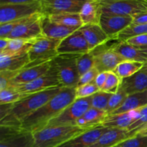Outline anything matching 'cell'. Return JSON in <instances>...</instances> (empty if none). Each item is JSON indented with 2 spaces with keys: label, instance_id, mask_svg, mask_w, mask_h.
Here are the masks:
<instances>
[{
  "label": "cell",
  "instance_id": "cell-36",
  "mask_svg": "<svg viewBox=\"0 0 147 147\" xmlns=\"http://www.w3.org/2000/svg\"><path fill=\"white\" fill-rule=\"evenodd\" d=\"M100 90L99 88L96 85L95 82L77 86L76 88V98H84L90 97L93 94Z\"/></svg>",
  "mask_w": 147,
  "mask_h": 147
},
{
  "label": "cell",
  "instance_id": "cell-10",
  "mask_svg": "<svg viewBox=\"0 0 147 147\" xmlns=\"http://www.w3.org/2000/svg\"><path fill=\"white\" fill-rule=\"evenodd\" d=\"M0 143L10 147H33L34 135L21 126H1Z\"/></svg>",
  "mask_w": 147,
  "mask_h": 147
},
{
  "label": "cell",
  "instance_id": "cell-31",
  "mask_svg": "<svg viewBox=\"0 0 147 147\" xmlns=\"http://www.w3.org/2000/svg\"><path fill=\"white\" fill-rule=\"evenodd\" d=\"M147 34V24H131L124 30L116 36L118 42H124L135 36Z\"/></svg>",
  "mask_w": 147,
  "mask_h": 147
},
{
  "label": "cell",
  "instance_id": "cell-45",
  "mask_svg": "<svg viewBox=\"0 0 147 147\" xmlns=\"http://www.w3.org/2000/svg\"><path fill=\"white\" fill-rule=\"evenodd\" d=\"M134 17V24H147V11L135 15Z\"/></svg>",
  "mask_w": 147,
  "mask_h": 147
},
{
  "label": "cell",
  "instance_id": "cell-9",
  "mask_svg": "<svg viewBox=\"0 0 147 147\" xmlns=\"http://www.w3.org/2000/svg\"><path fill=\"white\" fill-rule=\"evenodd\" d=\"M109 42L90 51L95 56L94 67L99 73L113 71L119 63L126 60L112 50V47L116 42L108 45Z\"/></svg>",
  "mask_w": 147,
  "mask_h": 147
},
{
  "label": "cell",
  "instance_id": "cell-46",
  "mask_svg": "<svg viewBox=\"0 0 147 147\" xmlns=\"http://www.w3.org/2000/svg\"><path fill=\"white\" fill-rule=\"evenodd\" d=\"M130 132V131H129ZM131 136H147V124L142 126L139 129H136V131L130 132Z\"/></svg>",
  "mask_w": 147,
  "mask_h": 147
},
{
  "label": "cell",
  "instance_id": "cell-50",
  "mask_svg": "<svg viewBox=\"0 0 147 147\" xmlns=\"http://www.w3.org/2000/svg\"><path fill=\"white\" fill-rule=\"evenodd\" d=\"M145 66H146V69H147V63H146V64H145Z\"/></svg>",
  "mask_w": 147,
  "mask_h": 147
},
{
  "label": "cell",
  "instance_id": "cell-44",
  "mask_svg": "<svg viewBox=\"0 0 147 147\" xmlns=\"http://www.w3.org/2000/svg\"><path fill=\"white\" fill-rule=\"evenodd\" d=\"M44 0H0V5L1 4H26L35 1H42Z\"/></svg>",
  "mask_w": 147,
  "mask_h": 147
},
{
  "label": "cell",
  "instance_id": "cell-17",
  "mask_svg": "<svg viewBox=\"0 0 147 147\" xmlns=\"http://www.w3.org/2000/svg\"><path fill=\"white\" fill-rule=\"evenodd\" d=\"M109 128L100 126L88 129L57 147H90L94 144Z\"/></svg>",
  "mask_w": 147,
  "mask_h": 147
},
{
  "label": "cell",
  "instance_id": "cell-21",
  "mask_svg": "<svg viewBox=\"0 0 147 147\" xmlns=\"http://www.w3.org/2000/svg\"><path fill=\"white\" fill-rule=\"evenodd\" d=\"M138 115H139L138 110L119 113V114L109 115L100 125L109 129H120L128 130L131 125L136 121Z\"/></svg>",
  "mask_w": 147,
  "mask_h": 147
},
{
  "label": "cell",
  "instance_id": "cell-1",
  "mask_svg": "<svg viewBox=\"0 0 147 147\" xmlns=\"http://www.w3.org/2000/svg\"><path fill=\"white\" fill-rule=\"evenodd\" d=\"M76 99V88L63 87L51 100L24 118L21 127L33 134L45 129L50 121L59 116Z\"/></svg>",
  "mask_w": 147,
  "mask_h": 147
},
{
  "label": "cell",
  "instance_id": "cell-4",
  "mask_svg": "<svg viewBox=\"0 0 147 147\" xmlns=\"http://www.w3.org/2000/svg\"><path fill=\"white\" fill-rule=\"evenodd\" d=\"M76 55H58L52 60L57 70L60 84L65 88H76L80 79Z\"/></svg>",
  "mask_w": 147,
  "mask_h": 147
},
{
  "label": "cell",
  "instance_id": "cell-37",
  "mask_svg": "<svg viewBox=\"0 0 147 147\" xmlns=\"http://www.w3.org/2000/svg\"><path fill=\"white\" fill-rule=\"evenodd\" d=\"M121 79L113 71L108 72L107 79L100 90L110 93H115L120 87Z\"/></svg>",
  "mask_w": 147,
  "mask_h": 147
},
{
  "label": "cell",
  "instance_id": "cell-5",
  "mask_svg": "<svg viewBox=\"0 0 147 147\" xmlns=\"http://www.w3.org/2000/svg\"><path fill=\"white\" fill-rule=\"evenodd\" d=\"M102 13L122 16L135 15L147 11V0H95Z\"/></svg>",
  "mask_w": 147,
  "mask_h": 147
},
{
  "label": "cell",
  "instance_id": "cell-32",
  "mask_svg": "<svg viewBox=\"0 0 147 147\" xmlns=\"http://www.w3.org/2000/svg\"><path fill=\"white\" fill-rule=\"evenodd\" d=\"M30 94L21 93L13 87L0 90V104H11L17 103Z\"/></svg>",
  "mask_w": 147,
  "mask_h": 147
},
{
  "label": "cell",
  "instance_id": "cell-41",
  "mask_svg": "<svg viewBox=\"0 0 147 147\" xmlns=\"http://www.w3.org/2000/svg\"><path fill=\"white\" fill-rule=\"evenodd\" d=\"M125 42L141 50H145L147 49V34L135 36Z\"/></svg>",
  "mask_w": 147,
  "mask_h": 147
},
{
  "label": "cell",
  "instance_id": "cell-12",
  "mask_svg": "<svg viewBox=\"0 0 147 147\" xmlns=\"http://www.w3.org/2000/svg\"><path fill=\"white\" fill-rule=\"evenodd\" d=\"M88 0H44L42 13L45 16L64 13H79Z\"/></svg>",
  "mask_w": 147,
  "mask_h": 147
},
{
  "label": "cell",
  "instance_id": "cell-27",
  "mask_svg": "<svg viewBox=\"0 0 147 147\" xmlns=\"http://www.w3.org/2000/svg\"><path fill=\"white\" fill-rule=\"evenodd\" d=\"M102 11L98 3L95 0H88L80 9L79 14L84 24H99Z\"/></svg>",
  "mask_w": 147,
  "mask_h": 147
},
{
  "label": "cell",
  "instance_id": "cell-38",
  "mask_svg": "<svg viewBox=\"0 0 147 147\" xmlns=\"http://www.w3.org/2000/svg\"><path fill=\"white\" fill-rule=\"evenodd\" d=\"M20 70H16V71L4 70V71H0V90H4V89L9 87L11 82L18 75Z\"/></svg>",
  "mask_w": 147,
  "mask_h": 147
},
{
  "label": "cell",
  "instance_id": "cell-13",
  "mask_svg": "<svg viewBox=\"0 0 147 147\" xmlns=\"http://www.w3.org/2000/svg\"><path fill=\"white\" fill-rule=\"evenodd\" d=\"M134 17L117 14L102 13L99 25L111 39H114L117 34L133 23Z\"/></svg>",
  "mask_w": 147,
  "mask_h": 147
},
{
  "label": "cell",
  "instance_id": "cell-24",
  "mask_svg": "<svg viewBox=\"0 0 147 147\" xmlns=\"http://www.w3.org/2000/svg\"><path fill=\"white\" fill-rule=\"evenodd\" d=\"M109 116L106 111L90 107L84 115L78 119L76 126L82 129H90L98 126Z\"/></svg>",
  "mask_w": 147,
  "mask_h": 147
},
{
  "label": "cell",
  "instance_id": "cell-23",
  "mask_svg": "<svg viewBox=\"0 0 147 147\" xmlns=\"http://www.w3.org/2000/svg\"><path fill=\"white\" fill-rule=\"evenodd\" d=\"M112 50L120 55L126 60L147 63V55L143 50L136 48L128 44L126 42H116L112 47Z\"/></svg>",
  "mask_w": 147,
  "mask_h": 147
},
{
  "label": "cell",
  "instance_id": "cell-7",
  "mask_svg": "<svg viewBox=\"0 0 147 147\" xmlns=\"http://www.w3.org/2000/svg\"><path fill=\"white\" fill-rule=\"evenodd\" d=\"M60 40L41 37L36 39L28 52L32 64L46 63L53 60L58 55L57 47Z\"/></svg>",
  "mask_w": 147,
  "mask_h": 147
},
{
  "label": "cell",
  "instance_id": "cell-35",
  "mask_svg": "<svg viewBox=\"0 0 147 147\" xmlns=\"http://www.w3.org/2000/svg\"><path fill=\"white\" fill-rule=\"evenodd\" d=\"M128 95L125 93L123 90H122L120 87H119V90L113 93L111 97L110 100L109 101V105H108L107 108V113L108 114H111L113 113L114 111L119 109V107L121 106L123 102L125 101L126 98H127Z\"/></svg>",
  "mask_w": 147,
  "mask_h": 147
},
{
  "label": "cell",
  "instance_id": "cell-19",
  "mask_svg": "<svg viewBox=\"0 0 147 147\" xmlns=\"http://www.w3.org/2000/svg\"><path fill=\"white\" fill-rule=\"evenodd\" d=\"M84 36L90 51L111 40L99 24H84L78 29Z\"/></svg>",
  "mask_w": 147,
  "mask_h": 147
},
{
  "label": "cell",
  "instance_id": "cell-8",
  "mask_svg": "<svg viewBox=\"0 0 147 147\" xmlns=\"http://www.w3.org/2000/svg\"><path fill=\"white\" fill-rule=\"evenodd\" d=\"M42 13V1L0 5V24Z\"/></svg>",
  "mask_w": 147,
  "mask_h": 147
},
{
  "label": "cell",
  "instance_id": "cell-3",
  "mask_svg": "<svg viewBox=\"0 0 147 147\" xmlns=\"http://www.w3.org/2000/svg\"><path fill=\"white\" fill-rule=\"evenodd\" d=\"M87 130L76 126L46 127L33 134V147H57Z\"/></svg>",
  "mask_w": 147,
  "mask_h": 147
},
{
  "label": "cell",
  "instance_id": "cell-47",
  "mask_svg": "<svg viewBox=\"0 0 147 147\" xmlns=\"http://www.w3.org/2000/svg\"><path fill=\"white\" fill-rule=\"evenodd\" d=\"M10 39L7 38H0V52L3 51L4 50H5L6 48L8 46L9 42Z\"/></svg>",
  "mask_w": 147,
  "mask_h": 147
},
{
  "label": "cell",
  "instance_id": "cell-48",
  "mask_svg": "<svg viewBox=\"0 0 147 147\" xmlns=\"http://www.w3.org/2000/svg\"><path fill=\"white\" fill-rule=\"evenodd\" d=\"M114 147H121V144H118L117 146H114Z\"/></svg>",
  "mask_w": 147,
  "mask_h": 147
},
{
  "label": "cell",
  "instance_id": "cell-14",
  "mask_svg": "<svg viewBox=\"0 0 147 147\" xmlns=\"http://www.w3.org/2000/svg\"><path fill=\"white\" fill-rule=\"evenodd\" d=\"M90 51L87 41L79 30L61 40L57 47L58 55H81Z\"/></svg>",
  "mask_w": 147,
  "mask_h": 147
},
{
  "label": "cell",
  "instance_id": "cell-39",
  "mask_svg": "<svg viewBox=\"0 0 147 147\" xmlns=\"http://www.w3.org/2000/svg\"><path fill=\"white\" fill-rule=\"evenodd\" d=\"M138 111H139V115L137 119L128 129L129 131L131 132L136 131V129L147 124V106L138 109Z\"/></svg>",
  "mask_w": 147,
  "mask_h": 147
},
{
  "label": "cell",
  "instance_id": "cell-25",
  "mask_svg": "<svg viewBox=\"0 0 147 147\" xmlns=\"http://www.w3.org/2000/svg\"><path fill=\"white\" fill-rule=\"evenodd\" d=\"M30 63L28 53L17 55L0 54V71H16L25 67Z\"/></svg>",
  "mask_w": 147,
  "mask_h": 147
},
{
  "label": "cell",
  "instance_id": "cell-40",
  "mask_svg": "<svg viewBox=\"0 0 147 147\" xmlns=\"http://www.w3.org/2000/svg\"><path fill=\"white\" fill-rule=\"evenodd\" d=\"M121 144V147H147V136H134Z\"/></svg>",
  "mask_w": 147,
  "mask_h": 147
},
{
  "label": "cell",
  "instance_id": "cell-6",
  "mask_svg": "<svg viewBox=\"0 0 147 147\" xmlns=\"http://www.w3.org/2000/svg\"><path fill=\"white\" fill-rule=\"evenodd\" d=\"M90 100L91 96L84 98H76L59 116L50 121L46 127L76 126L78 119L81 118L91 107Z\"/></svg>",
  "mask_w": 147,
  "mask_h": 147
},
{
  "label": "cell",
  "instance_id": "cell-33",
  "mask_svg": "<svg viewBox=\"0 0 147 147\" xmlns=\"http://www.w3.org/2000/svg\"><path fill=\"white\" fill-rule=\"evenodd\" d=\"M113 94V93L99 90L91 96V100H90L91 107L107 112L109 101Z\"/></svg>",
  "mask_w": 147,
  "mask_h": 147
},
{
  "label": "cell",
  "instance_id": "cell-22",
  "mask_svg": "<svg viewBox=\"0 0 147 147\" xmlns=\"http://www.w3.org/2000/svg\"><path fill=\"white\" fill-rule=\"evenodd\" d=\"M131 137L130 132L126 129H109L90 147H114Z\"/></svg>",
  "mask_w": 147,
  "mask_h": 147
},
{
  "label": "cell",
  "instance_id": "cell-49",
  "mask_svg": "<svg viewBox=\"0 0 147 147\" xmlns=\"http://www.w3.org/2000/svg\"><path fill=\"white\" fill-rule=\"evenodd\" d=\"M143 51H144V53H146V54L147 55V49H146V50H143Z\"/></svg>",
  "mask_w": 147,
  "mask_h": 147
},
{
  "label": "cell",
  "instance_id": "cell-18",
  "mask_svg": "<svg viewBox=\"0 0 147 147\" xmlns=\"http://www.w3.org/2000/svg\"><path fill=\"white\" fill-rule=\"evenodd\" d=\"M120 88L127 95L147 90V69L145 65L133 76L121 79Z\"/></svg>",
  "mask_w": 147,
  "mask_h": 147
},
{
  "label": "cell",
  "instance_id": "cell-2",
  "mask_svg": "<svg viewBox=\"0 0 147 147\" xmlns=\"http://www.w3.org/2000/svg\"><path fill=\"white\" fill-rule=\"evenodd\" d=\"M63 88V86H57L32 93L20 101L12 103L9 113L0 119V125L10 126H21L22 121L24 118L51 100Z\"/></svg>",
  "mask_w": 147,
  "mask_h": 147
},
{
  "label": "cell",
  "instance_id": "cell-20",
  "mask_svg": "<svg viewBox=\"0 0 147 147\" xmlns=\"http://www.w3.org/2000/svg\"><path fill=\"white\" fill-rule=\"evenodd\" d=\"M43 37L55 40H63L78 30L76 27H70L50 21L47 16L43 15L41 20Z\"/></svg>",
  "mask_w": 147,
  "mask_h": 147
},
{
  "label": "cell",
  "instance_id": "cell-43",
  "mask_svg": "<svg viewBox=\"0 0 147 147\" xmlns=\"http://www.w3.org/2000/svg\"><path fill=\"white\" fill-rule=\"evenodd\" d=\"M108 76V72H102V73H99L98 76H96V79H95L94 82L96 83V86L99 88L100 90H101L102 88L105 85Z\"/></svg>",
  "mask_w": 147,
  "mask_h": 147
},
{
  "label": "cell",
  "instance_id": "cell-34",
  "mask_svg": "<svg viewBox=\"0 0 147 147\" xmlns=\"http://www.w3.org/2000/svg\"><path fill=\"white\" fill-rule=\"evenodd\" d=\"M77 65L80 77L95 67V56L92 52L78 56L77 59Z\"/></svg>",
  "mask_w": 147,
  "mask_h": 147
},
{
  "label": "cell",
  "instance_id": "cell-29",
  "mask_svg": "<svg viewBox=\"0 0 147 147\" xmlns=\"http://www.w3.org/2000/svg\"><path fill=\"white\" fill-rule=\"evenodd\" d=\"M50 21L70 27L80 28L83 25L79 13H64L47 16Z\"/></svg>",
  "mask_w": 147,
  "mask_h": 147
},
{
  "label": "cell",
  "instance_id": "cell-28",
  "mask_svg": "<svg viewBox=\"0 0 147 147\" xmlns=\"http://www.w3.org/2000/svg\"><path fill=\"white\" fill-rule=\"evenodd\" d=\"M35 40H26L22 39H10L8 46L0 54L6 55H17L27 53Z\"/></svg>",
  "mask_w": 147,
  "mask_h": 147
},
{
  "label": "cell",
  "instance_id": "cell-26",
  "mask_svg": "<svg viewBox=\"0 0 147 147\" xmlns=\"http://www.w3.org/2000/svg\"><path fill=\"white\" fill-rule=\"evenodd\" d=\"M146 106H147V90L128 95L127 98L121 106L109 115L119 114V113L138 110Z\"/></svg>",
  "mask_w": 147,
  "mask_h": 147
},
{
  "label": "cell",
  "instance_id": "cell-42",
  "mask_svg": "<svg viewBox=\"0 0 147 147\" xmlns=\"http://www.w3.org/2000/svg\"><path fill=\"white\" fill-rule=\"evenodd\" d=\"M98 73L99 72L98 71L96 67H93L91 70H88V71L86 72V73H84V74L80 76L77 86H83V85L94 82L95 79H96V76H98Z\"/></svg>",
  "mask_w": 147,
  "mask_h": 147
},
{
  "label": "cell",
  "instance_id": "cell-16",
  "mask_svg": "<svg viewBox=\"0 0 147 147\" xmlns=\"http://www.w3.org/2000/svg\"><path fill=\"white\" fill-rule=\"evenodd\" d=\"M51 61L39 64H32L30 63L25 67L22 69L18 75L13 79L9 87L26 84L41 77L50 69Z\"/></svg>",
  "mask_w": 147,
  "mask_h": 147
},
{
  "label": "cell",
  "instance_id": "cell-15",
  "mask_svg": "<svg viewBox=\"0 0 147 147\" xmlns=\"http://www.w3.org/2000/svg\"><path fill=\"white\" fill-rule=\"evenodd\" d=\"M43 15L44 14L40 13L32 20L17 26L12 30L7 38L33 40L42 37L41 20Z\"/></svg>",
  "mask_w": 147,
  "mask_h": 147
},
{
  "label": "cell",
  "instance_id": "cell-30",
  "mask_svg": "<svg viewBox=\"0 0 147 147\" xmlns=\"http://www.w3.org/2000/svg\"><path fill=\"white\" fill-rule=\"evenodd\" d=\"M146 63L140 62L124 60L117 65L113 73L121 80L125 78L130 77L141 70Z\"/></svg>",
  "mask_w": 147,
  "mask_h": 147
},
{
  "label": "cell",
  "instance_id": "cell-11",
  "mask_svg": "<svg viewBox=\"0 0 147 147\" xmlns=\"http://www.w3.org/2000/svg\"><path fill=\"white\" fill-rule=\"evenodd\" d=\"M57 86H62L60 84L57 70L51 61L50 69L41 77L38 78L30 83L20 85V86H11V87H13L21 93L32 94V93H37V92L47 90L51 88L57 87Z\"/></svg>",
  "mask_w": 147,
  "mask_h": 147
}]
</instances>
